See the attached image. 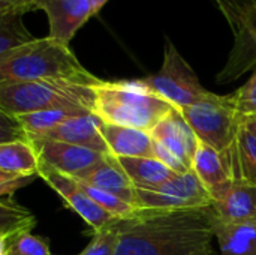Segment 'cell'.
<instances>
[{
  "label": "cell",
  "instance_id": "cell-9",
  "mask_svg": "<svg viewBox=\"0 0 256 255\" xmlns=\"http://www.w3.org/2000/svg\"><path fill=\"white\" fill-rule=\"evenodd\" d=\"M38 176H40L45 183L64 200L68 207L78 213L94 230V233L108 227L116 219L84 192L76 179L42 167Z\"/></svg>",
  "mask_w": 256,
  "mask_h": 255
},
{
  "label": "cell",
  "instance_id": "cell-32",
  "mask_svg": "<svg viewBox=\"0 0 256 255\" xmlns=\"http://www.w3.org/2000/svg\"><path fill=\"white\" fill-rule=\"evenodd\" d=\"M243 125L256 135V116H249V117H244L243 120Z\"/></svg>",
  "mask_w": 256,
  "mask_h": 255
},
{
  "label": "cell",
  "instance_id": "cell-15",
  "mask_svg": "<svg viewBox=\"0 0 256 255\" xmlns=\"http://www.w3.org/2000/svg\"><path fill=\"white\" fill-rule=\"evenodd\" d=\"M76 180L100 191L110 192L136 207V189L118 164L117 158H114L112 155H106L102 162L82 173L80 177H76Z\"/></svg>",
  "mask_w": 256,
  "mask_h": 255
},
{
  "label": "cell",
  "instance_id": "cell-10",
  "mask_svg": "<svg viewBox=\"0 0 256 255\" xmlns=\"http://www.w3.org/2000/svg\"><path fill=\"white\" fill-rule=\"evenodd\" d=\"M34 9L45 12L50 24L48 36L70 44L76 32L96 11L90 0H36Z\"/></svg>",
  "mask_w": 256,
  "mask_h": 255
},
{
  "label": "cell",
  "instance_id": "cell-31",
  "mask_svg": "<svg viewBox=\"0 0 256 255\" xmlns=\"http://www.w3.org/2000/svg\"><path fill=\"white\" fill-rule=\"evenodd\" d=\"M36 0H0V14H26L34 9Z\"/></svg>",
  "mask_w": 256,
  "mask_h": 255
},
{
  "label": "cell",
  "instance_id": "cell-17",
  "mask_svg": "<svg viewBox=\"0 0 256 255\" xmlns=\"http://www.w3.org/2000/svg\"><path fill=\"white\" fill-rule=\"evenodd\" d=\"M213 209L224 222H256V186L237 180L224 198L213 203Z\"/></svg>",
  "mask_w": 256,
  "mask_h": 255
},
{
  "label": "cell",
  "instance_id": "cell-4",
  "mask_svg": "<svg viewBox=\"0 0 256 255\" xmlns=\"http://www.w3.org/2000/svg\"><path fill=\"white\" fill-rule=\"evenodd\" d=\"M94 84L74 80L0 83V111L9 116L58 108L93 111Z\"/></svg>",
  "mask_w": 256,
  "mask_h": 255
},
{
  "label": "cell",
  "instance_id": "cell-14",
  "mask_svg": "<svg viewBox=\"0 0 256 255\" xmlns=\"http://www.w3.org/2000/svg\"><path fill=\"white\" fill-rule=\"evenodd\" d=\"M100 126L102 120L94 113H87L66 120L64 123L58 125L57 128L45 134L42 138L75 144L110 155V149L102 135Z\"/></svg>",
  "mask_w": 256,
  "mask_h": 255
},
{
  "label": "cell",
  "instance_id": "cell-6",
  "mask_svg": "<svg viewBox=\"0 0 256 255\" xmlns=\"http://www.w3.org/2000/svg\"><path fill=\"white\" fill-rule=\"evenodd\" d=\"M142 81L180 111L196 104L210 93V90L200 83L192 66L168 36H165L164 62L160 69L156 74L142 78Z\"/></svg>",
  "mask_w": 256,
  "mask_h": 255
},
{
  "label": "cell",
  "instance_id": "cell-29",
  "mask_svg": "<svg viewBox=\"0 0 256 255\" xmlns=\"http://www.w3.org/2000/svg\"><path fill=\"white\" fill-rule=\"evenodd\" d=\"M154 141V140H153ZM153 152H154V158L159 159L162 164H165L166 167H170L172 171H176L177 174H183V173H189L192 171L178 156H176L172 152H170L165 146L159 144L158 141H154L153 146Z\"/></svg>",
  "mask_w": 256,
  "mask_h": 255
},
{
  "label": "cell",
  "instance_id": "cell-19",
  "mask_svg": "<svg viewBox=\"0 0 256 255\" xmlns=\"http://www.w3.org/2000/svg\"><path fill=\"white\" fill-rule=\"evenodd\" d=\"M219 255H256V222H224L216 218Z\"/></svg>",
  "mask_w": 256,
  "mask_h": 255
},
{
  "label": "cell",
  "instance_id": "cell-20",
  "mask_svg": "<svg viewBox=\"0 0 256 255\" xmlns=\"http://www.w3.org/2000/svg\"><path fill=\"white\" fill-rule=\"evenodd\" d=\"M39 170L40 158L28 138L0 143V171L32 177Z\"/></svg>",
  "mask_w": 256,
  "mask_h": 255
},
{
  "label": "cell",
  "instance_id": "cell-3",
  "mask_svg": "<svg viewBox=\"0 0 256 255\" xmlns=\"http://www.w3.org/2000/svg\"><path fill=\"white\" fill-rule=\"evenodd\" d=\"M93 113L104 122L152 131L174 107L140 80H99L94 86Z\"/></svg>",
  "mask_w": 256,
  "mask_h": 255
},
{
  "label": "cell",
  "instance_id": "cell-16",
  "mask_svg": "<svg viewBox=\"0 0 256 255\" xmlns=\"http://www.w3.org/2000/svg\"><path fill=\"white\" fill-rule=\"evenodd\" d=\"M100 131L114 158H154V141L148 131L104 122Z\"/></svg>",
  "mask_w": 256,
  "mask_h": 255
},
{
  "label": "cell",
  "instance_id": "cell-2",
  "mask_svg": "<svg viewBox=\"0 0 256 255\" xmlns=\"http://www.w3.org/2000/svg\"><path fill=\"white\" fill-rule=\"evenodd\" d=\"M45 80H74L98 83L76 59L69 44L51 36L32 42L0 56V83H27Z\"/></svg>",
  "mask_w": 256,
  "mask_h": 255
},
{
  "label": "cell",
  "instance_id": "cell-27",
  "mask_svg": "<svg viewBox=\"0 0 256 255\" xmlns=\"http://www.w3.org/2000/svg\"><path fill=\"white\" fill-rule=\"evenodd\" d=\"M117 242H118V230L114 219L108 227L96 231L87 248L78 255H116Z\"/></svg>",
  "mask_w": 256,
  "mask_h": 255
},
{
  "label": "cell",
  "instance_id": "cell-18",
  "mask_svg": "<svg viewBox=\"0 0 256 255\" xmlns=\"http://www.w3.org/2000/svg\"><path fill=\"white\" fill-rule=\"evenodd\" d=\"M135 189L154 191L177 173L156 158H117Z\"/></svg>",
  "mask_w": 256,
  "mask_h": 255
},
{
  "label": "cell",
  "instance_id": "cell-28",
  "mask_svg": "<svg viewBox=\"0 0 256 255\" xmlns=\"http://www.w3.org/2000/svg\"><path fill=\"white\" fill-rule=\"evenodd\" d=\"M213 5L224 15L231 30H234L242 18L256 6V0H212Z\"/></svg>",
  "mask_w": 256,
  "mask_h": 255
},
{
  "label": "cell",
  "instance_id": "cell-8",
  "mask_svg": "<svg viewBox=\"0 0 256 255\" xmlns=\"http://www.w3.org/2000/svg\"><path fill=\"white\" fill-rule=\"evenodd\" d=\"M28 140L38 149L42 168H48L74 179L80 177L82 173L106 158L105 153L75 144L46 140L42 137H33Z\"/></svg>",
  "mask_w": 256,
  "mask_h": 255
},
{
  "label": "cell",
  "instance_id": "cell-7",
  "mask_svg": "<svg viewBox=\"0 0 256 255\" xmlns=\"http://www.w3.org/2000/svg\"><path fill=\"white\" fill-rule=\"evenodd\" d=\"M212 204V197L204 189L194 171L176 174L171 180L154 191L136 189L138 209L182 210L208 207Z\"/></svg>",
  "mask_w": 256,
  "mask_h": 255
},
{
  "label": "cell",
  "instance_id": "cell-24",
  "mask_svg": "<svg viewBox=\"0 0 256 255\" xmlns=\"http://www.w3.org/2000/svg\"><path fill=\"white\" fill-rule=\"evenodd\" d=\"M236 156L238 180L256 186V135L252 134L244 125L242 126L238 134Z\"/></svg>",
  "mask_w": 256,
  "mask_h": 255
},
{
  "label": "cell",
  "instance_id": "cell-33",
  "mask_svg": "<svg viewBox=\"0 0 256 255\" xmlns=\"http://www.w3.org/2000/svg\"><path fill=\"white\" fill-rule=\"evenodd\" d=\"M92 2V5H93V8H94V11H96V14L105 6V3L108 2V0H90Z\"/></svg>",
  "mask_w": 256,
  "mask_h": 255
},
{
  "label": "cell",
  "instance_id": "cell-22",
  "mask_svg": "<svg viewBox=\"0 0 256 255\" xmlns=\"http://www.w3.org/2000/svg\"><path fill=\"white\" fill-rule=\"evenodd\" d=\"M0 218H2V240H8L24 231H30L34 225L32 213L22 209L20 204L12 201V197H3L0 203Z\"/></svg>",
  "mask_w": 256,
  "mask_h": 255
},
{
  "label": "cell",
  "instance_id": "cell-25",
  "mask_svg": "<svg viewBox=\"0 0 256 255\" xmlns=\"http://www.w3.org/2000/svg\"><path fill=\"white\" fill-rule=\"evenodd\" d=\"M2 255H52L45 239L24 231L8 240H2Z\"/></svg>",
  "mask_w": 256,
  "mask_h": 255
},
{
  "label": "cell",
  "instance_id": "cell-11",
  "mask_svg": "<svg viewBox=\"0 0 256 255\" xmlns=\"http://www.w3.org/2000/svg\"><path fill=\"white\" fill-rule=\"evenodd\" d=\"M234 44L225 66L216 77L219 84L238 80L249 71L256 69V6L252 8L232 30Z\"/></svg>",
  "mask_w": 256,
  "mask_h": 255
},
{
  "label": "cell",
  "instance_id": "cell-1",
  "mask_svg": "<svg viewBox=\"0 0 256 255\" xmlns=\"http://www.w3.org/2000/svg\"><path fill=\"white\" fill-rule=\"evenodd\" d=\"M216 213L208 207L156 210L136 209L116 218V255H213Z\"/></svg>",
  "mask_w": 256,
  "mask_h": 255
},
{
  "label": "cell",
  "instance_id": "cell-12",
  "mask_svg": "<svg viewBox=\"0 0 256 255\" xmlns=\"http://www.w3.org/2000/svg\"><path fill=\"white\" fill-rule=\"evenodd\" d=\"M150 134L154 141L165 146L192 170L200 140L180 110L174 108L150 131Z\"/></svg>",
  "mask_w": 256,
  "mask_h": 255
},
{
  "label": "cell",
  "instance_id": "cell-30",
  "mask_svg": "<svg viewBox=\"0 0 256 255\" xmlns=\"http://www.w3.org/2000/svg\"><path fill=\"white\" fill-rule=\"evenodd\" d=\"M30 177L27 176H18L0 171V194L2 197H10L16 189L24 186Z\"/></svg>",
  "mask_w": 256,
  "mask_h": 255
},
{
  "label": "cell",
  "instance_id": "cell-21",
  "mask_svg": "<svg viewBox=\"0 0 256 255\" xmlns=\"http://www.w3.org/2000/svg\"><path fill=\"white\" fill-rule=\"evenodd\" d=\"M93 111H86V110H74V108H58V110H42V111H34V113H27V114H20L14 116L22 131L26 132L27 138L33 137H44L58 125L64 123L66 120L87 114Z\"/></svg>",
  "mask_w": 256,
  "mask_h": 255
},
{
  "label": "cell",
  "instance_id": "cell-26",
  "mask_svg": "<svg viewBox=\"0 0 256 255\" xmlns=\"http://www.w3.org/2000/svg\"><path fill=\"white\" fill-rule=\"evenodd\" d=\"M78 183L81 185V188L84 189V192L93 200L96 201L105 212H108L110 215H112L114 218H118V219H123V218H128L129 215H132L136 207L130 206L129 203L123 201L122 198L110 194V192H105V191H100L98 188H93L87 183H82L78 180Z\"/></svg>",
  "mask_w": 256,
  "mask_h": 255
},
{
  "label": "cell",
  "instance_id": "cell-5",
  "mask_svg": "<svg viewBox=\"0 0 256 255\" xmlns=\"http://www.w3.org/2000/svg\"><path fill=\"white\" fill-rule=\"evenodd\" d=\"M184 119L196 134L200 143L218 150L238 180L236 146L244 117L240 114L234 93L216 95L210 92L196 104L182 110Z\"/></svg>",
  "mask_w": 256,
  "mask_h": 255
},
{
  "label": "cell",
  "instance_id": "cell-23",
  "mask_svg": "<svg viewBox=\"0 0 256 255\" xmlns=\"http://www.w3.org/2000/svg\"><path fill=\"white\" fill-rule=\"evenodd\" d=\"M21 18L22 14H0V56L36 39Z\"/></svg>",
  "mask_w": 256,
  "mask_h": 255
},
{
  "label": "cell",
  "instance_id": "cell-13",
  "mask_svg": "<svg viewBox=\"0 0 256 255\" xmlns=\"http://www.w3.org/2000/svg\"><path fill=\"white\" fill-rule=\"evenodd\" d=\"M192 171L195 173L204 189L208 192L213 203L224 198L237 182L224 156L204 143H200V147L194 158Z\"/></svg>",
  "mask_w": 256,
  "mask_h": 255
}]
</instances>
